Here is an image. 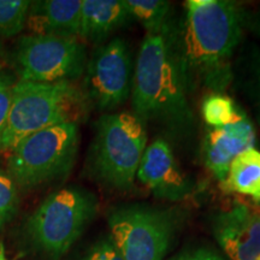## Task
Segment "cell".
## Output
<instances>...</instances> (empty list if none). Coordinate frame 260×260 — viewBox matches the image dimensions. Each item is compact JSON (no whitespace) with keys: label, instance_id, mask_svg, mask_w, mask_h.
I'll list each match as a JSON object with an SVG mask.
<instances>
[{"label":"cell","instance_id":"9a60e30c","mask_svg":"<svg viewBox=\"0 0 260 260\" xmlns=\"http://www.w3.org/2000/svg\"><path fill=\"white\" fill-rule=\"evenodd\" d=\"M220 184L225 191L246 195L260 204V151L251 148L237 155Z\"/></svg>","mask_w":260,"mask_h":260},{"label":"cell","instance_id":"2e32d148","mask_svg":"<svg viewBox=\"0 0 260 260\" xmlns=\"http://www.w3.org/2000/svg\"><path fill=\"white\" fill-rule=\"evenodd\" d=\"M132 19L145 28L146 34L160 31L170 22V3L164 0H124Z\"/></svg>","mask_w":260,"mask_h":260},{"label":"cell","instance_id":"6da1fadb","mask_svg":"<svg viewBox=\"0 0 260 260\" xmlns=\"http://www.w3.org/2000/svg\"><path fill=\"white\" fill-rule=\"evenodd\" d=\"M189 87L180 28L170 21L160 31L146 34L141 42L133 77V115L142 124L154 123L174 135H188L195 121Z\"/></svg>","mask_w":260,"mask_h":260},{"label":"cell","instance_id":"277c9868","mask_svg":"<svg viewBox=\"0 0 260 260\" xmlns=\"http://www.w3.org/2000/svg\"><path fill=\"white\" fill-rule=\"evenodd\" d=\"M147 147V134L133 113H105L95 126L89 153V170L104 186L130 191Z\"/></svg>","mask_w":260,"mask_h":260},{"label":"cell","instance_id":"603a6c76","mask_svg":"<svg viewBox=\"0 0 260 260\" xmlns=\"http://www.w3.org/2000/svg\"><path fill=\"white\" fill-rule=\"evenodd\" d=\"M170 260H224L218 253L209 248H197L190 251L182 252Z\"/></svg>","mask_w":260,"mask_h":260},{"label":"cell","instance_id":"30bf717a","mask_svg":"<svg viewBox=\"0 0 260 260\" xmlns=\"http://www.w3.org/2000/svg\"><path fill=\"white\" fill-rule=\"evenodd\" d=\"M136 178L161 200L181 201L194 191V182L184 174L175 158L171 146L157 139L146 147Z\"/></svg>","mask_w":260,"mask_h":260},{"label":"cell","instance_id":"5b68a950","mask_svg":"<svg viewBox=\"0 0 260 260\" xmlns=\"http://www.w3.org/2000/svg\"><path fill=\"white\" fill-rule=\"evenodd\" d=\"M79 144V124L74 122L34 133L10 152L9 176L23 189L63 178L74 167Z\"/></svg>","mask_w":260,"mask_h":260},{"label":"cell","instance_id":"5bb4252c","mask_svg":"<svg viewBox=\"0 0 260 260\" xmlns=\"http://www.w3.org/2000/svg\"><path fill=\"white\" fill-rule=\"evenodd\" d=\"M130 21L124 0H82L79 38L103 42Z\"/></svg>","mask_w":260,"mask_h":260},{"label":"cell","instance_id":"8992f818","mask_svg":"<svg viewBox=\"0 0 260 260\" xmlns=\"http://www.w3.org/2000/svg\"><path fill=\"white\" fill-rule=\"evenodd\" d=\"M98 210L95 195L65 187L48 195L27 220V235L39 251L59 259L82 235Z\"/></svg>","mask_w":260,"mask_h":260},{"label":"cell","instance_id":"7402d4cb","mask_svg":"<svg viewBox=\"0 0 260 260\" xmlns=\"http://www.w3.org/2000/svg\"><path fill=\"white\" fill-rule=\"evenodd\" d=\"M248 86L253 103H254L256 118L260 123V51L254 52L252 56L251 65H249Z\"/></svg>","mask_w":260,"mask_h":260},{"label":"cell","instance_id":"ac0fdd59","mask_svg":"<svg viewBox=\"0 0 260 260\" xmlns=\"http://www.w3.org/2000/svg\"><path fill=\"white\" fill-rule=\"evenodd\" d=\"M31 2L28 0H0V35L15 37L23 30L27 23Z\"/></svg>","mask_w":260,"mask_h":260},{"label":"cell","instance_id":"52a82bcc","mask_svg":"<svg viewBox=\"0 0 260 260\" xmlns=\"http://www.w3.org/2000/svg\"><path fill=\"white\" fill-rule=\"evenodd\" d=\"M177 213L146 204L117 206L109 214L111 240L123 260H162L170 248Z\"/></svg>","mask_w":260,"mask_h":260},{"label":"cell","instance_id":"d6986e66","mask_svg":"<svg viewBox=\"0 0 260 260\" xmlns=\"http://www.w3.org/2000/svg\"><path fill=\"white\" fill-rule=\"evenodd\" d=\"M17 184L8 172L0 170V230L15 216L18 206Z\"/></svg>","mask_w":260,"mask_h":260},{"label":"cell","instance_id":"484cf974","mask_svg":"<svg viewBox=\"0 0 260 260\" xmlns=\"http://www.w3.org/2000/svg\"><path fill=\"white\" fill-rule=\"evenodd\" d=\"M2 52H3V46H2V42H0V57H2ZM0 69H2V63H0Z\"/></svg>","mask_w":260,"mask_h":260},{"label":"cell","instance_id":"9c48e42d","mask_svg":"<svg viewBox=\"0 0 260 260\" xmlns=\"http://www.w3.org/2000/svg\"><path fill=\"white\" fill-rule=\"evenodd\" d=\"M132 53L122 38L99 45L86 69V87L89 99L102 110H113L124 104L133 88Z\"/></svg>","mask_w":260,"mask_h":260},{"label":"cell","instance_id":"3957f363","mask_svg":"<svg viewBox=\"0 0 260 260\" xmlns=\"http://www.w3.org/2000/svg\"><path fill=\"white\" fill-rule=\"evenodd\" d=\"M83 107L82 93L73 82L16 81L8 121L0 138V153H10L22 140L42 129L77 123Z\"/></svg>","mask_w":260,"mask_h":260},{"label":"cell","instance_id":"7c38bea8","mask_svg":"<svg viewBox=\"0 0 260 260\" xmlns=\"http://www.w3.org/2000/svg\"><path fill=\"white\" fill-rule=\"evenodd\" d=\"M255 141L253 123L239 109L229 124L222 128H211L205 135L201 148L205 167L222 183L234 159L247 149L254 148Z\"/></svg>","mask_w":260,"mask_h":260},{"label":"cell","instance_id":"4fadbf2b","mask_svg":"<svg viewBox=\"0 0 260 260\" xmlns=\"http://www.w3.org/2000/svg\"><path fill=\"white\" fill-rule=\"evenodd\" d=\"M82 0L34 2L28 11L27 23L31 34L79 38Z\"/></svg>","mask_w":260,"mask_h":260},{"label":"cell","instance_id":"8fae6325","mask_svg":"<svg viewBox=\"0 0 260 260\" xmlns=\"http://www.w3.org/2000/svg\"><path fill=\"white\" fill-rule=\"evenodd\" d=\"M213 234L230 260H260V212L236 204L214 218Z\"/></svg>","mask_w":260,"mask_h":260},{"label":"cell","instance_id":"44dd1931","mask_svg":"<svg viewBox=\"0 0 260 260\" xmlns=\"http://www.w3.org/2000/svg\"><path fill=\"white\" fill-rule=\"evenodd\" d=\"M80 260H123V258L111 237H107L94 243Z\"/></svg>","mask_w":260,"mask_h":260},{"label":"cell","instance_id":"e0dca14e","mask_svg":"<svg viewBox=\"0 0 260 260\" xmlns=\"http://www.w3.org/2000/svg\"><path fill=\"white\" fill-rule=\"evenodd\" d=\"M239 107L224 93H211L201 104V115L211 128H222L235 118Z\"/></svg>","mask_w":260,"mask_h":260},{"label":"cell","instance_id":"ba28073f","mask_svg":"<svg viewBox=\"0 0 260 260\" xmlns=\"http://www.w3.org/2000/svg\"><path fill=\"white\" fill-rule=\"evenodd\" d=\"M19 81L37 83L73 82L86 69V47L76 37L29 34L15 51Z\"/></svg>","mask_w":260,"mask_h":260},{"label":"cell","instance_id":"d4e9b609","mask_svg":"<svg viewBox=\"0 0 260 260\" xmlns=\"http://www.w3.org/2000/svg\"><path fill=\"white\" fill-rule=\"evenodd\" d=\"M0 260H9L6 258V254H5V247H4V243L0 242Z\"/></svg>","mask_w":260,"mask_h":260},{"label":"cell","instance_id":"cb8c5ba5","mask_svg":"<svg viewBox=\"0 0 260 260\" xmlns=\"http://www.w3.org/2000/svg\"><path fill=\"white\" fill-rule=\"evenodd\" d=\"M245 25H247V27L251 29V30L256 35V37L260 38V12L259 14L251 16V17L246 16Z\"/></svg>","mask_w":260,"mask_h":260},{"label":"cell","instance_id":"ffe728a7","mask_svg":"<svg viewBox=\"0 0 260 260\" xmlns=\"http://www.w3.org/2000/svg\"><path fill=\"white\" fill-rule=\"evenodd\" d=\"M15 82L14 77L10 76L9 74L0 73V138L8 121Z\"/></svg>","mask_w":260,"mask_h":260},{"label":"cell","instance_id":"7a4b0ae2","mask_svg":"<svg viewBox=\"0 0 260 260\" xmlns=\"http://www.w3.org/2000/svg\"><path fill=\"white\" fill-rule=\"evenodd\" d=\"M245 23V12L235 2L188 0L180 42L190 84L197 81L212 93L225 92Z\"/></svg>","mask_w":260,"mask_h":260}]
</instances>
